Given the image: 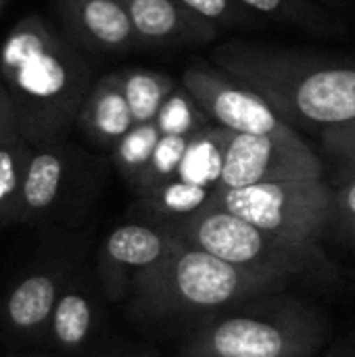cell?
I'll return each instance as SVG.
<instances>
[{
    "mask_svg": "<svg viewBox=\"0 0 355 357\" xmlns=\"http://www.w3.org/2000/svg\"><path fill=\"white\" fill-rule=\"evenodd\" d=\"M335 190L320 180H285L218 188L211 205L251 222L270 236L305 247L333 220Z\"/></svg>",
    "mask_w": 355,
    "mask_h": 357,
    "instance_id": "cell-3",
    "label": "cell"
},
{
    "mask_svg": "<svg viewBox=\"0 0 355 357\" xmlns=\"http://www.w3.org/2000/svg\"><path fill=\"white\" fill-rule=\"evenodd\" d=\"M161 138V132L155 121L149 123H136L113 149H111V161L117 167V172L130 182L136 184L142 172L146 169L155 146Z\"/></svg>",
    "mask_w": 355,
    "mask_h": 357,
    "instance_id": "cell-19",
    "label": "cell"
},
{
    "mask_svg": "<svg viewBox=\"0 0 355 357\" xmlns=\"http://www.w3.org/2000/svg\"><path fill=\"white\" fill-rule=\"evenodd\" d=\"M322 176V159L299 132L291 136L232 134L220 188H245L285 180H320Z\"/></svg>",
    "mask_w": 355,
    "mask_h": 357,
    "instance_id": "cell-4",
    "label": "cell"
},
{
    "mask_svg": "<svg viewBox=\"0 0 355 357\" xmlns=\"http://www.w3.org/2000/svg\"><path fill=\"white\" fill-rule=\"evenodd\" d=\"M0 82L31 146L67 140L80 107L94 84L77 44L44 17L25 15L0 44Z\"/></svg>",
    "mask_w": 355,
    "mask_h": 357,
    "instance_id": "cell-1",
    "label": "cell"
},
{
    "mask_svg": "<svg viewBox=\"0 0 355 357\" xmlns=\"http://www.w3.org/2000/svg\"><path fill=\"white\" fill-rule=\"evenodd\" d=\"M117 75H119L128 107L132 111L134 123L155 121L163 102L180 86V82H176L172 75H165L153 69H142V67H128V69L117 71Z\"/></svg>",
    "mask_w": 355,
    "mask_h": 357,
    "instance_id": "cell-15",
    "label": "cell"
},
{
    "mask_svg": "<svg viewBox=\"0 0 355 357\" xmlns=\"http://www.w3.org/2000/svg\"><path fill=\"white\" fill-rule=\"evenodd\" d=\"M134 126L117 71L94 79L75 119L82 136L94 146L111 151Z\"/></svg>",
    "mask_w": 355,
    "mask_h": 357,
    "instance_id": "cell-11",
    "label": "cell"
},
{
    "mask_svg": "<svg viewBox=\"0 0 355 357\" xmlns=\"http://www.w3.org/2000/svg\"><path fill=\"white\" fill-rule=\"evenodd\" d=\"M180 232L192 247L209 251L211 255L239 268L282 261L289 259V255L303 251L301 245L278 241L241 215H234L211 203L203 211L186 218L180 226Z\"/></svg>",
    "mask_w": 355,
    "mask_h": 357,
    "instance_id": "cell-6",
    "label": "cell"
},
{
    "mask_svg": "<svg viewBox=\"0 0 355 357\" xmlns=\"http://www.w3.org/2000/svg\"><path fill=\"white\" fill-rule=\"evenodd\" d=\"M4 4H6V0H0V13H2V8H4Z\"/></svg>",
    "mask_w": 355,
    "mask_h": 357,
    "instance_id": "cell-29",
    "label": "cell"
},
{
    "mask_svg": "<svg viewBox=\"0 0 355 357\" xmlns=\"http://www.w3.org/2000/svg\"><path fill=\"white\" fill-rule=\"evenodd\" d=\"M142 48L209 44L220 29L178 0H121Z\"/></svg>",
    "mask_w": 355,
    "mask_h": 357,
    "instance_id": "cell-9",
    "label": "cell"
},
{
    "mask_svg": "<svg viewBox=\"0 0 355 357\" xmlns=\"http://www.w3.org/2000/svg\"><path fill=\"white\" fill-rule=\"evenodd\" d=\"M21 136V128H19V117H17V109L6 92V88L0 82V144L6 140H13Z\"/></svg>",
    "mask_w": 355,
    "mask_h": 357,
    "instance_id": "cell-27",
    "label": "cell"
},
{
    "mask_svg": "<svg viewBox=\"0 0 355 357\" xmlns=\"http://www.w3.org/2000/svg\"><path fill=\"white\" fill-rule=\"evenodd\" d=\"M320 142L324 153L339 161L349 180L355 178V121L322 130Z\"/></svg>",
    "mask_w": 355,
    "mask_h": 357,
    "instance_id": "cell-25",
    "label": "cell"
},
{
    "mask_svg": "<svg viewBox=\"0 0 355 357\" xmlns=\"http://www.w3.org/2000/svg\"><path fill=\"white\" fill-rule=\"evenodd\" d=\"M213 195H216V190H211V188L174 178V180H167V182L159 184L157 188L144 192L142 197L155 211H161L165 215H178V218L186 220V218L203 211L211 203Z\"/></svg>",
    "mask_w": 355,
    "mask_h": 357,
    "instance_id": "cell-20",
    "label": "cell"
},
{
    "mask_svg": "<svg viewBox=\"0 0 355 357\" xmlns=\"http://www.w3.org/2000/svg\"><path fill=\"white\" fill-rule=\"evenodd\" d=\"M155 123L161 136H167V134H195L203 126L211 123V119L205 115V111L199 107L192 94L180 84L163 102L161 111L155 117Z\"/></svg>",
    "mask_w": 355,
    "mask_h": 357,
    "instance_id": "cell-22",
    "label": "cell"
},
{
    "mask_svg": "<svg viewBox=\"0 0 355 357\" xmlns=\"http://www.w3.org/2000/svg\"><path fill=\"white\" fill-rule=\"evenodd\" d=\"M174 268V280L180 297L197 307L222 305L234 299L243 289V268L199 247L184 249Z\"/></svg>",
    "mask_w": 355,
    "mask_h": 357,
    "instance_id": "cell-10",
    "label": "cell"
},
{
    "mask_svg": "<svg viewBox=\"0 0 355 357\" xmlns=\"http://www.w3.org/2000/svg\"><path fill=\"white\" fill-rule=\"evenodd\" d=\"M232 134L234 132L216 123H207L197 134H192L184 159L180 163L178 178L190 184L218 190Z\"/></svg>",
    "mask_w": 355,
    "mask_h": 357,
    "instance_id": "cell-13",
    "label": "cell"
},
{
    "mask_svg": "<svg viewBox=\"0 0 355 357\" xmlns=\"http://www.w3.org/2000/svg\"><path fill=\"white\" fill-rule=\"evenodd\" d=\"M92 167H96V157L71 144L69 140L31 146L19 215L27 218L48 213L59 205L67 184Z\"/></svg>",
    "mask_w": 355,
    "mask_h": 357,
    "instance_id": "cell-8",
    "label": "cell"
},
{
    "mask_svg": "<svg viewBox=\"0 0 355 357\" xmlns=\"http://www.w3.org/2000/svg\"><path fill=\"white\" fill-rule=\"evenodd\" d=\"M54 284L48 276H31L23 280L6 303L8 318L19 328L38 326L48 318L54 305Z\"/></svg>",
    "mask_w": 355,
    "mask_h": 357,
    "instance_id": "cell-18",
    "label": "cell"
},
{
    "mask_svg": "<svg viewBox=\"0 0 355 357\" xmlns=\"http://www.w3.org/2000/svg\"><path fill=\"white\" fill-rule=\"evenodd\" d=\"M211 349L218 357H280L287 341L274 324L253 318H232L213 331Z\"/></svg>",
    "mask_w": 355,
    "mask_h": 357,
    "instance_id": "cell-12",
    "label": "cell"
},
{
    "mask_svg": "<svg viewBox=\"0 0 355 357\" xmlns=\"http://www.w3.org/2000/svg\"><path fill=\"white\" fill-rule=\"evenodd\" d=\"M190 138H192V134H167V136L159 138L146 169L142 172L138 182L134 184L140 195L157 188L159 184H163L167 180L178 178V169H180V163L184 159V153H186Z\"/></svg>",
    "mask_w": 355,
    "mask_h": 357,
    "instance_id": "cell-21",
    "label": "cell"
},
{
    "mask_svg": "<svg viewBox=\"0 0 355 357\" xmlns=\"http://www.w3.org/2000/svg\"><path fill=\"white\" fill-rule=\"evenodd\" d=\"M199 17L213 23L218 29H241V27H257L264 23L251 8H247L239 0H178Z\"/></svg>",
    "mask_w": 355,
    "mask_h": 357,
    "instance_id": "cell-23",
    "label": "cell"
},
{
    "mask_svg": "<svg viewBox=\"0 0 355 357\" xmlns=\"http://www.w3.org/2000/svg\"><path fill=\"white\" fill-rule=\"evenodd\" d=\"M67 38L98 54H128L140 46L121 0H54Z\"/></svg>",
    "mask_w": 355,
    "mask_h": 357,
    "instance_id": "cell-7",
    "label": "cell"
},
{
    "mask_svg": "<svg viewBox=\"0 0 355 357\" xmlns=\"http://www.w3.org/2000/svg\"><path fill=\"white\" fill-rule=\"evenodd\" d=\"M180 84L192 94L211 123L234 134H297V130L282 121L259 94L218 67L190 65L182 73Z\"/></svg>",
    "mask_w": 355,
    "mask_h": 357,
    "instance_id": "cell-5",
    "label": "cell"
},
{
    "mask_svg": "<svg viewBox=\"0 0 355 357\" xmlns=\"http://www.w3.org/2000/svg\"><path fill=\"white\" fill-rule=\"evenodd\" d=\"M333 218H339L349 230L355 232V178L347 180L341 190H335Z\"/></svg>",
    "mask_w": 355,
    "mask_h": 357,
    "instance_id": "cell-26",
    "label": "cell"
},
{
    "mask_svg": "<svg viewBox=\"0 0 355 357\" xmlns=\"http://www.w3.org/2000/svg\"><path fill=\"white\" fill-rule=\"evenodd\" d=\"M31 157V144L17 136L0 144V222L19 218L21 192Z\"/></svg>",
    "mask_w": 355,
    "mask_h": 357,
    "instance_id": "cell-17",
    "label": "cell"
},
{
    "mask_svg": "<svg viewBox=\"0 0 355 357\" xmlns=\"http://www.w3.org/2000/svg\"><path fill=\"white\" fill-rule=\"evenodd\" d=\"M90 305L80 295H65L54 310V335L65 345H77L90 331Z\"/></svg>",
    "mask_w": 355,
    "mask_h": 357,
    "instance_id": "cell-24",
    "label": "cell"
},
{
    "mask_svg": "<svg viewBox=\"0 0 355 357\" xmlns=\"http://www.w3.org/2000/svg\"><path fill=\"white\" fill-rule=\"evenodd\" d=\"M257 17L316 36H337L343 25L318 0H239Z\"/></svg>",
    "mask_w": 355,
    "mask_h": 357,
    "instance_id": "cell-14",
    "label": "cell"
},
{
    "mask_svg": "<svg viewBox=\"0 0 355 357\" xmlns=\"http://www.w3.org/2000/svg\"><path fill=\"white\" fill-rule=\"evenodd\" d=\"M165 238L142 224H126L113 230L107 238V253L113 261L132 268L153 266L165 253Z\"/></svg>",
    "mask_w": 355,
    "mask_h": 357,
    "instance_id": "cell-16",
    "label": "cell"
},
{
    "mask_svg": "<svg viewBox=\"0 0 355 357\" xmlns=\"http://www.w3.org/2000/svg\"><path fill=\"white\" fill-rule=\"evenodd\" d=\"M218 69L259 94L295 130L322 132L355 121V65L324 63L291 50L226 42L211 52Z\"/></svg>",
    "mask_w": 355,
    "mask_h": 357,
    "instance_id": "cell-2",
    "label": "cell"
},
{
    "mask_svg": "<svg viewBox=\"0 0 355 357\" xmlns=\"http://www.w3.org/2000/svg\"><path fill=\"white\" fill-rule=\"evenodd\" d=\"M318 2H328V4H337L339 0H318Z\"/></svg>",
    "mask_w": 355,
    "mask_h": 357,
    "instance_id": "cell-28",
    "label": "cell"
}]
</instances>
